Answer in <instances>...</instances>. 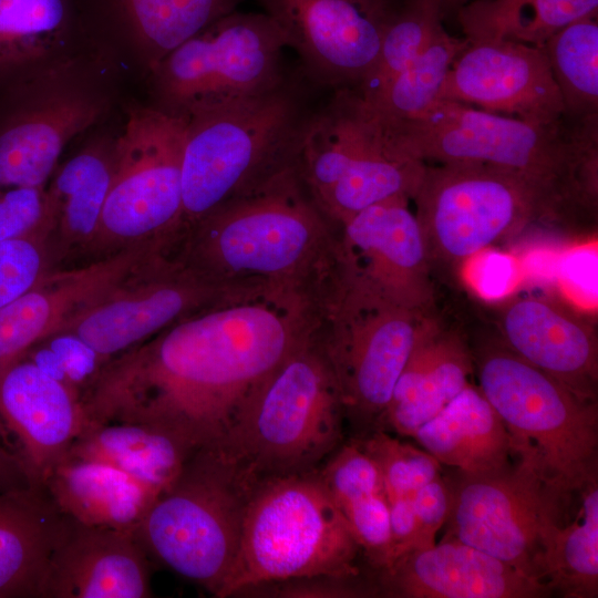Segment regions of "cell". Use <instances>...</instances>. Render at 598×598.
I'll return each mask as SVG.
<instances>
[{
    "instance_id": "obj_41",
    "label": "cell",
    "mask_w": 598,
    "mask_h": 598,
    "mask_svg": "<svg viewBox=\"0 0 598 598\" xmlns=\"http://www.w3.org/2000/svg\"><path fill=\"white\" fill-rule=\"evenodd\" d=\"M319 474L339 506L368 495L385 493L379 466L357 440L330 455Z\"/></svg>"
},
{
    "instance_id": "obj_18",
    "label": "cell",
    "mask_w": 598,
    "mask_h": 598,
    "mask_svg": "<svg viewBox=\"0 0 598 598\" xmlns=\"http://www.w3.org/2000/svg\"><path fill=\"white\" fill-rule=\"evenodd\" d=\"M436 100L539 124L565 115L543 50L503 39L468 41L446 73Z\"/></svg>"
},
{
    "instance_id": "obj_42",
    "label": "cell",
    "mask_w": 598,
    "mask_h": 598,
    "mask_svg": "<svg viewBox=\"0 0 598 598\" xmlns=\"http://www.w3.org/2000/svg\"><path fill=\"white\" fill-rule=\"evenodd\" d=\"M349 528L370 564L382 569L392 560L390 507L385 493L368 495L340 506Z\"/></svg>"
},
{
    "instance_id": "obj_4",
    "label": "cell",
    "mask_w": 598,
    "mask_h": 598,
    "mask_svg": "<svg viewBox=\"0 0 598 598\" xmlns=\"http://www.w3.org/2000/svg\"><path fill=\"white\" fill-rule=\"evenodd\" d=\"M320 90L297 68L265 90L187 118L176 238L296 164Z\"/></svg>"
},
{
    "instance_id": "obj_16",
    "label": "cell",
    "mask_w": 598,
    "mask_h": 598,
    "mask_svg": "<svg viewBox=\"0 0 598 598\" xmlns=\"http://www.w3.org/2000/svg\"><path fill=\"white\" fill-rule=\"evenodd\" d=\"M282 30L299 69L326 91H358L403 0H256Z\"/></svg>"
},
{
    "instance_id": "obj_36",
    "label": "cell",
    "mask_w": 598,
    "mask_h": 598,
    "mask_svg": "<svg viewBox=\"0 0 598 598\" xmlns=\"http://www.w3.org/2000/svg\"><path fill=\"white\" fill-rule=\"evenodd\" d=\"M539 48L559 90L565 116H598V21L578 20L551 35Z\"/></svg>"
},
{
    "instance_id": "obj_44",
    "label": "cell",
    "mask_w": 598,
    "mask_h": 598,
    "mask_svg": "<svg viewBox=\"0 0 598 598\" xmlns=\"http://www.w3.org/2000/svg\"><path fill=\"white\" fill-rule=\"evenodd\" d=\"M48 223L45 187L0 188V241L22 237Z\"/></svg>"
},
{
    "instance_id": "obj_50",
    "label": "cell",
    "mask_w": 598,
    "mask_h": 598,
    "mask_svg": "<svg viewBox=\"0 0 598 598\" xmlns=\"http://www.w3.org/2000/svg\"><path fill=\"white\" fill-rule=\"evenodd\" d=\"M437 6L443 21L453 17H457L460 10L471 0H433Z\"/></svg>"
},
{
    "instance_id": "obj_17",
    "label": "cell",
    "mask_w": 598,
    "mask_h": 598,
    "mask_svg": "<svg viewBox=\"0 0 598 598\" xmlns=\"http://www.w3.org/2000/svg\"><path fill=\"white\" fill-rule=\"evenodd\" d=\"M406 195L354 214L342 226L344 281L393 303L430 311L434 292L431 261Z\"/></svg>"
},
{
    "instance_id": "obj_22",
    "label": "cell",
    "mask_w": 598,
    "mask_h": 598,
    "mask_svg": "<svg viewBox=\"0 0 598 598\" xmlns=\"http://www.w3.org/2000/svg\"><path fill=\"white\" fill-rule=\"evenodd\" d=\"M146 555L133 532L68 518L49 561L42 598L152 597Z\"/></svg>"
},
{
    "instance_id": "obj_46",
    "label": "cell",
    "mask_w": 598,
    "mask_h": 598,
    "mask_svg": "<svg viewBox=\"0 0 598 598\" xmlns=\"http://www.w3.org/2000/svg\"><path fill=\"white\" fill-rule=\"evenodd\" d=\"M417 520L415 548L426 549L435 545V537L446 523L450 512V484L436 476L412 496ZM412 551V550H411Z\"/></svg>"
},
{
    "instance_id": "obj_38",
    "label": "cell",
    "mask_w": 598,
    "mask_h": 598,
    "mask_svg": "<svg viewBox=\"0 0 598 598\" xmlns=\"http://www.w3.org/2000/svg\"><path fill=\"white\" fill-rule=\"evenodd\" d=\"M355 440L379 466L388 499L412 497L440 475L441 464L433 455L401 442L384 430L370 431Z\"/></svg>"
},
{
    "instance_id": "obj_35",
    "label": "cell",
    "mask_w": 598,
    "mask_h": 598,
    "mask_svg": "<svg viewBox=\"0 0 598 598\" xmlns=\"http://www.w3.org/2000/svg\"><path fill=\"white\" fill-rule=\"evenodd\" d=\"M244 0H115L130 28L147 49L152 65Z\"/></svg>"
},
{
    "instance_id": "obj_33",
    "label": "cell",
    "mask_w": 598,
    "mask_h": 598,
    "mask_svg": "<svg viewBox=\"0 0 598 598\" xmlns=\"http://www.w3.org/2000/svg\"><path fill=\"white\" fill-rule=\"evenodd\" d=\"M468 41L451 35L442 25L416 58L362 103L380 125L414 117L437 97L443 81Z\"/></svg>"
},
{
    "instance_id": "obj_29",
    "label": "cell",
    "mask_w": 598,
    "mask_h": 598,
    "mask_svg": "<svg viewBox=\"0 0 598 598\" xmlns=\"http://www.w3.org/2000/svg\"><path fill=\"white\" fill-rule=\"evenodd\" d=\"M113 175V148L89 147L63 164L47 188L53 269L91 252Z\"/></svg>"
},
{
    "instance_id": "obj_25",
    "label": "cell",
    "mask_w": 598,
    "mask_h": 598,
    "mask_svg": "<svg viewBox=\"0 0 598 598\" xmlns=\"http://www.w3.org/2000/svg\"><path fill=\"white\" fill-rule=\"evenodd\" d=\"M473 369L463 338L431 316L396 380L379 430L412 436L470 383Z\"/></svg>"
},
{
    "instance_id": "obj_11",
    "label": "cell",
    "mask_w": 598,
    "mask_h": 598,
    "mask_svg": "<svg viewBox=\"0 0 598 598\" xmlns=\"http://www.w3.org/2000/svg\"><path fill=\"white\" fill-rule=\"evenodd\" d=\"M186 121L137 109L113 146V175L91 252L112 255L151 241L174 243L182 215Z\"/></svg>"
},
{
    "instance_id": "obj_19",
    "label": "cell",
    "mask_w": 598,
    "mask_h": 598,
    "mask_svg": "<svg viewBox=\"0 0 598 598\" xmlns=\"http://www.w3.org/2000/svg\"><path fill=\"white\" fill-rule=\"evenodd\" d=\"M85 425L82 399L22 352L0 362V440L33 487L43 488Z\"/></svg>"
},
{
    "instance_id": "obj_3",
    "label": "cell",
    "mask_w": 598,
    "mask_h": 598,
    "mask_svg": "<svg viewBox=\"0 0 598 598\" xmlns=\"http://www.w3.org/2000/svg\"><path fill=\"white\" fill-rule=\"evenodd\" d=\"M375 124L399 156L509 168L551 188L579 214L597 210L598 116L574 120L564 115L539 124L435 100L414 117Z\"/></svg>"
},
{
    "instance_id": "obj_8",
    "label": "cell",
    "mask_w": 598,
    "mask_h": 598,
    "mask_svg": "<svg viewBox=\"0 0 598 598\" xmlns=\"http://www.w3.org/2000/svg\"><path fill=\"white\" fill-rule=\"evenodd\" d=\"M260 481L220 445L200 447L134 534L146 554L218 597Z\"/></svg>"
},
{
    "instance_id": "obj_24",
    "label": "cell",
    "mask_w": 598,
    "mask_h": 598,
    "mask_svg": "<svg viewBox=\"0 0 598 598\" xmlns=\"http://www.w3.org/2000/svg\"><path fill=\"white\" fill-rule=\"evenodd\" d=\"M0 102V188L44 187L70 140L92 125L101 106L79 96L29 103L16 86Z\"/></svg>"
},
{
    "instance_id": "obj_9",
    "label": "cell",
    "mask_w": 598,
    "mask_h": 598,
    "mask_svg": "<svg viewBox=\"0 0 598 598\" xmlns=\"http://www.w3.org/2000/svg\"><path fill=\"white\" fill-rule=\"evenodd\" d=\"M431 264H462L526 226L573 219L558 193L516 171L477 162L425 164L412 198Z\"/></svg>"
},
{
    "instance_id": "obj_27",
    "label": "cell",
    "mask_w": 598,
    "mask_h": 598,
    "mask_svg": "<svg viewBox=\"0 0 598 598\" xmlns=\"http://www.w3.org/2000/svg\"><path fill=\"white\" fill-rule=\"evenodd\" d=\"M43 489L75 523L133 533L158 496L111 465L71 456L53 466Z\"/></svg>"
},
{
    "instance_id": "obj_28",
    "label": "cell",
    "mask_w": 598,
    "mask_h": 598,
    "mask_svg": "<svg viewBox=\"0 0 598 598\" xmlns=\"http://www.w3.org/2000/svg\"><path fill=\"white\" fill-rule=\"evenodd\" d=\"M412 437L440 464L464 474L496 472L516 460L502 419L481 389L471 383Z\"/></svg>"
},
{
    "instance_id": "obj_12",
    "label": "cell",
    "mask_w": 598,
    "mask_h": 598,
    "mask_svg": "<svg viewBox=\"0 0 598 598\" xmlns=\"http://www.w3.org/2000/svg\"><path fill=\"white\" fill-rule=\"evenodd\" d=\"M287 39L266 13L234 11L153 66L159 110L193 114L251 95L280 81Z\"/></svg>"
},
{
    "instance_id": "obj_15",
    "label": "cell",
    "mask_w": 598,
    "mask_h": 598,
    "mask_svg": "<svg viewBox=\"0 0 598 598\" xmlns=\"http://www.w3.org/2000/svg\"><path fill=\"white\" fill-rule=\"evenodd\" d=\"M239 298L159 246L53 333L81 339L107 362L181 319Z\"/></svg>"
},
{
    "instance_id": "obj_31",
    "label": "cell",
    "mask_w": 598,
    "mask_h": 598,
    "mask_svg": "<svg viewBox=\"0 0 598 598\" xmlns=\"http://www.w3.org/2000/svg\"><path fill=\"white\" fill-rule=\"evenodd\" d=\"M597 12L598 0H471L456 19L467 41L503 39L539 47Z\"/></svg>"
},
{
    "instance_id": "obj_48",
    "label": "cell",
    "mask_w": 598,
    "mask_h": 598,
    "mask_svg": "<svg viewBox=\"0 0 598 598\" xmlns=\"http://www.w3.org/2000/svg\"><path fill=\"white\" fill-rule=\"evenodd\" d=\"M388 502L393 545L391 563H393L403 554L415 548L417 520L412 497H395L388 499Z\"/></svg>"
},
{
    "instance_id": "obj_13",
    "label": "cell",
    "mask_w": 598,
    "mask_h": 598,
    "mask_svg": "<svg viewBox=\"0 0 598 598\" xmlns=\"http://www.w3.org/2000/svg\"><path fill=\"white\" fill-rule=\"evenodd\" d=\"M332 328L322 342L338 381L346 417L379 430L430 311L406 308L344 283L329 305Z\"/></svg>"
},
{
    "instance_id": "obj_30",
    "label": "cell",
    "mask_w": 598,
    "mask_h": 598,
    "mask_svg": "<svg viewBox=\"0 0 598 598\" xmlns=\"http://www.w3.org/2000/svg\"><path fill=\"white\" fill-rule=\"evenodd\" d=\"M193 453L157 427L106 422L85 427L65 456L111 465L159 495L175 483Z\"/></svg>"
},
{
    "instance_id": "obj_7",
    "label": "cell",
    "mask_w": 598,
    "mask_h": 598,
    "mask_svg": "<svg viewBox=\"0 0 598 598\" xmlns=\"http://www.w3.org/2000/svg\"><path fill=\"white\" fill-rule=\"evenodd\" d=\"M344 409L316 331L259 386L218 444L259 480L318 470L342 440Z\"/></svg>"
},
{
    "instance_id": "obj_40",
    "label": "cell",
    "mask_w": 598,
    "mask_h": 598,
    "mask_svg": "<svg viewBox=\"0 0 598 598\" xmlns=\"http://www.w3.org/2000/svg\"><path fill=\"white\" fill-rule=\"evenodd\" d=\"M49 236L50 223L22 237L0 241V308L53 270Z\"/></svg>"
},
{
    "instance_id": "obj_5",
    "label": "cell",
    "mask_w": 598,
    "mask_h": 598,
    "mask_svg": "<svg viewBox=\"0 0 598 598\" xmlns=\"http://www.w3.org/2000/svg\"><path fill=\"white\" fill-rule=\"evenodd\" d=\"M360 551L318 470L261 480L218 598L289 579L357 578Z\"/></svg>"
},
{
    "instance_id": "obj_34",
    "label": "cell",
    "mask_w": 598,
    "mask_h": 598,
    "mask_svg": "<svg viewBox=\"0 0 598 598\" xmlns=\"http://www.w3.org/2000/svg\"><path fill=\"white\" fill-rule=\"evenodd\" d=\"M68 0H0V86L22 82L64 33Z\"/></svg>"
},
{
    "instance_id": "obj_20",
    "label": "cell",
    "mask_w": 598,
    "mask_h": 598,
    "mask_svg": "<svg viewBox=\"0 0 598 598\" xmlns=\"http://www.w3.org/2000/svg\"><path fill=\"white\" fill-rule=\"evenodd\" d=\"M378 585L385 596L400 598H537L553 592L545 581L448 538L403 554L379 570Z\"/></svg>"
},
{
    "instance_id": "obj_32",
    "label": "cell",
    "mask_w": 598,
    "mask_h": 598,
    "mask_svg": "<svg viewBox=\"0 0 598 598\" xmlns=\"http://www.w3.org/2000/svg\"><path fill=\"white\" fill-rule=\"evenodd\" d=\"M575 519L556 525L546 544L542 577L553 591L568 598L598 596V480L579 492Z\"/></svg>"
},
{
    "instance_id": "obj_26",
    "label": "cell",
    "mask_w": 598,
    "mask_h": 598,
    "mask_svg": "<svg viewBox=\"0 0 598 598\" xmlns=\"http://www.w3.org/2000/svg\"><path fill=\"white\" fill-rule=\"evenodd\" d=\"M66 524L43 488L0 489V598H42Z\"/></svg>"
},
{
    "instance_id": "obj_1",
    "label": "cell",
    "mask_w": 598,
    "mask_h": 598,
    "mask_svg": "<svg viewBox=\"0 0 598 598\" xmlns=\"http://www.w3.org/2000/svg\"><path fill=\"white\" fill-rule=\"evenodd\" d=\"M307 308L234 299L109 360L82 398L86 426L134 422L190 451L218 443L265 380L315 331Z\"/></svg>"
},
{
    "instance_id": "obj_14",
    "label": "cell",
    "mask_w": 598,
    "mask_h": 598,
    "mask_svg": "<svg viewBox=\"0 0 598 598\" xmlns=\"http://www.w3.org/2000/svg\"><path fill=\"white\" fill-rule=\"evenodd\" d=\"M458 473L448 483L444 538L473 546L543 580L544 550L554 527L566 517L569 497L520 461L492 473Z\"/></svg>"
},
{
    "instance_id": "obj_45",
    "label": "cell",
    "mask_w": 598,
    "mask_h": 598,
    "mask_svg": "<svg viewBox=\"0 0 598 598\" xmlns=\"http://www.w3.org/2000/svg\"><path fill=\"white\" fill-rule=\"evenodd\" d=\"M597 244L590 241L567 249L559 258V286L581 309L597 307Z\"/></svg>"
},
{
    "instance_id": "obj_2",
    "label": "cell",
    "mask_w": 598,
    "mask_h": 598,
    "mask_svg": "<svg viewBox=\"0 0 598 598\" xmlns=\"http://www.w3.org/2000/svg\"><path fill=\"white\" fill-rule=\"evenodd\" d=\"M177 256L230 292L305 305L308 290L342 268L330 236L293 165L204 217L185 234Z\"/></svg>"
},
{
    "instance_id": "obj_39",
    "label": "cell",
    "mask_w": 598,
    "mask_h": 598,
    "mask_svg": "<svg viewBox=\"0 0 598 598\" xmlns=\"http://www.w3.org/2000/svg\"><path fill=\"white\" fill-rule=\"evenodd\" d=\"M22 353L81 399L106 363L89 344L68 333H52Z\"/></svg>"
},
{
    "instance_id": "obj_47",
    "label": "cell",
    "mask_w": 598,
    "mask_h": 598,
    "mask_svg": "<svg viewBox=\"0 0 598 598\" xmlns=\"http://www.w3.org/2000/svg\"><path fill=\"white\" fill-rule=\"evenodd\" d=\"M369 592L355 578L308 577L270 582L249 588L241 594H270L274 597L321 598L354 597ZM240 595V594H239Z\"/></svg>"
},
{
    "instance_id": "obj_10",
    "label": "cell",
    "mask_w": 598,
    "mask_h": 598,
    "mask_svg": "<svg viewBox=\"0 0 598 598\" xmlns=\"http://www.w3.org/2000/svg\"><path fill=\"white\" fill-rule=\"evenodd\" d=\"M305 130L297 171L319 209L340 225L398 195L413 198L425 163L395 154L357 91H331Z\"/></svg>"
},
{
    "instance_id": "obj_49",
    "label": "cell",
    "mask_w": 598,
    "mask_h": 598,
    "mask_svg": "<svg viewBox=\"0 0 598 598\" xmlns=\"http://www.w3.org/2000/svg\"><path fill=\"white\" fill-rule=\"evenodd\" d=\"M29 486L32 485L20 461L0 440V489Z\"/></svg>"
},
{
    "instance_id": "obj_23",
    "label": "cell",
    "mask_w": 598,
    "mask_h": 598,
    "mask_svg": "<svg viewBox=\"0 0 598 598\" xmlns=\"http://www.w3.org/2000/svg\"><path fill=\"white\" fill-rule=\"evenodd\" d=\"M162 243L136 245L85 266L49 271L30 290L0 308V362L53 333Z\"/></svg>"
},
{
    "instance_id": "obj_6",
    "label": "cell",
    "mask_w": 598,
    "mask_h": 598,
    "mask_svg": "<svg viewBox=\"0 0 598 598\" xmlns=\"http://www.w3.org/2000/svg\"><path fill=\"white\" fill-rule=\"evenodd\" d=\"M480 389L502 419L516 460L565 497L597 478L598 409L502 341L473 353Z\"/></svg>"
},
{
    "instance_id": "obj_43",
    "label": "cell",
    "mask_w": 598,
    "mask_h": 598,
    "mask_svg": "<svg viewBox=\"0 0 598 598\" xmlns=\"http://www.w3.org/2000/svg\"><path fill=\"white\" fill-rule=\"evenodd\" d=\"M461 271L471 290L488 301L506 298L517 287L522 277L518 260L513 255L492 247L466 259Z\"/></svg>"
},
{
    "instance_id": "obj_37",
    "label": "cell",
    "mask_w": 598,
    "mask_h": 598,
    "mask_svg": "<svg viewBox=\"0 0 598 598\" xmlns=\"http://www.w3.org/2000/svg\"><path fill=\"white\" fill-rule=\"evenodd\" d=\"M442 24L433 0H403L384 34L373 70L357 91L359 95H372L404 70Z\"/></svg>"
},
{
    "instance_id": "obj_21",
    "label": "cell",
    "mask_w": 598,
    "mask_h": 598,
    "mask_svg": "<svg viewBox=\"0 0 598 598\" xmlns=\"http://www.w3.org/2000/svg\"><path fill=\"white\" fill-rule=\"evenodd\" d=\"M498 329L501 341L523 360L596 400L597 334L576 311L550 299L519 297L502 305Z\"/></svg>"
}]
</instances>
